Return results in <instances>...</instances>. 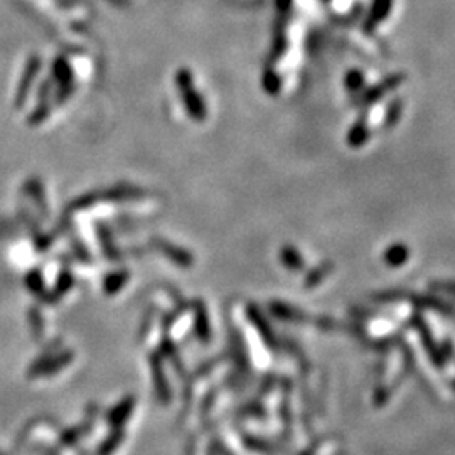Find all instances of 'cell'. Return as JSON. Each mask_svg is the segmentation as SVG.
Returning <instances> with one entry per match:
<instances>
[{"label":"cell","instance_id":"obj_1","mask_svg":"<svg viewBox=\"0 0 455 455\" xmlns=\"http://www.w3.org/2000/svg\"><path fill=\"white\" fill-rule=\"evenodd\" d=\"M177 86H179L182 94H184V102L189 113H191L194 118H204V105H202L200 94L192 90L191 74L186 71V69H181L179 74H177Z\"/></svg>","mask_w":455,"mask_h":455},{"label":"cell","instance_id":"obj_2","mask_svg":"<svg viewBox=\"0 0 455 455\" xmlns=\"http://www.w3.org/2000/svg\"><path fill=\"white\" fill-rule=\"evenodd\" d=\"M37 69H39V61H37V59H32L31 63H29V66H27L26 76H24L22 83H20L19 97H18V102H19V103H22V102H24V97H26V93H27V90H29V86H31L32 78H36Z\"/></svg>","mask_w":455,"mask_h":455},{"label":"cell","instance_id":"obj_3","mask_svg":"<svg viewBox=\"0 0 455 455\" xmlns=\"http://www.w3.org/2000/svg\"><path fill=\"white\" fill-rule=\"evenodd\" d=\"M391 0H374V10H373V19L382 20L383 15H386V12L390 10Z\"/></svg>","mask_w":455,"mask_h":455}]
</instances>
